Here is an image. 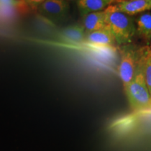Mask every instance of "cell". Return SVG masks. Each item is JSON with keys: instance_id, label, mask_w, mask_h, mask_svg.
<instances>
[{"instance_id": "obj_1", "label": "cell", "mask_w": 151, "mask_h": 151, "mask_svg": "<svg viewBox=\"0 0 151 151\" xmlns=\"http://www.w3.org/2000/svg\"><path fill=\"white\" fill-rule=\"evenodd\" d=\"M105 20L118 45L131 42L136 33V26L131 16L121 12L114 4L105 9Z\"/></svg>"}, {"instance_id": "obj_2", "label": "cell", "mask_w": 151, "mask_h": 151, "mask_svg": "<svg viewBox=\"0 0 151 151\" xmlns=\"http://www.w3.org/2000/svg\"><path fill=\"white\" fill-rule=\"evenodd\" d=\"M124 90L130 106L134 111L151 108V97L143 76L140 57L134 78L127 86L124 87Z\"/></svg>"}, {"instance_id": "obj_3", "label": "cell", "mask_w": 151, "mask_h": 151, "mask_svg": "<svg viewBox=\"0 0 151 151\" xmlns=\"http://www.w3.org/2000/svg\"><path fill=\"white\" fill-rule=\"evenodd\" d=\"M139 57L140 55L137 52L129 46L126 47L122 52L118 67V73L124 87L127 86L133 79L139 63Z\"/></svg>"}, {"instance_id": "obj_4", "label": "cell", "mask_w": 151, "mask_h": 151, "mask_svg": "<svg viewBox=\"0 0 151 151\" xmlns=\"http://www.w3.org/2000/svg\"><path fill=\"white\" fill-rule=\"evenodd\" d=\"M114 4L119 11L129 16L151 9V0H117Z\"/></svg>"}, {"instance_id": "obj_5", "label": "cell", "mask_w": 151, "mask_h": 151, "mask_svg": "<svg viewBox=\"0 0 151 151\" xmlns=\"http://www.w3.org/2000/svg\"><path fill=\"white\" fill-rule=\"evenodd\" d=\"M86 41L96 46H109L116 43L115 38L108 26L104 29L87 33Z\"/></svg>"}, {"instance_id": "obj_6", "label": "cell", "mask_w": 151, "mask_h": 151, "mask_svg": "<svg viewBox=\"0 0 151 151\" xmlns=\"http://www.w3.org/2000/svg\"><path fill=\"white\" fill-rule=\"evenodd\" d=\"M117 0H77V6L82 16L105 10Z\"/></svg>"}, {"instance_id": "obj_7", "label": "cell", "mask_w": 151, "mask_h": 151, "mask_svg": "<svg viewBox=\"0 0 151 151\" xmlns=\"http://www.w3.org/2000/svg\"><path fill=\"white\" fill-rule=\"evenodd\" d=\"M105 10L91 13L83 16V27L87 33L104 29L107 27Z\"/></svg>"}, {"instance_id": "obj_8", "label": "cell", "mask_w": 151, "mask_h": 151, "mask_svg": "<svg viewBox=\"0 0 151 151\" xmlns=\"http://www.w3.org/2000/svg\"><path fill=\"white\" fill-rule=\"evenodd\" d=\"M39 9L45 14L60 16L67 13L69 4L67 0H45L39 6Z\"/></svg>"}, {"instance_id": "obj_9", "label": "cell", "mask_w": 151, "mask_h": 151, "mask_svg": "<svg viewBox=\"0 0 151 151\" xmlns=\"http://www.w3.org/2000/svg\"><path fill=\"white\" fill-rule=\"evenodd\" d=\"M87 32L83 25L76 24L65 28L60 37L65 41L71 43H81L86 41Z\"/></svg>"}, {"instance_id": "obj_10", "label": "cell", "mask_w": 151, "mask_h": 151, "mask_svg": "<svg viewBox=\"0 0 151 151\" xmlns=\"http://www.w3.org/2000/svg\"><path fill=\"white\" fill-rule=\"evenodd\" d=\"M136 32L145 40L151 39V13L143 14L136 20Z\"/></svg>"}, {"instance_id": "obj_11", "label": "cell", "mask_w": 151, "mask_h": 151, "mask_svg": "<svg viewBox=\"0 0 151 151\" xmlns=\"http://www.w3.org/2000/svg\"><path fill=\"white\" fill-rule=\"evenodd\" d=\"M140 61L145 81L151 97V48H147L141 55Z\"/></svg>"}, {"instance_id": "obj_12", "label": "cell", "mask_w": 151, "mask_h": 151, "mask_svg": "<svg viewBox=\"0 0 151 151\" xmlns=\"http://www.w3.org/2000/svg\"><path fill=\"white\" fill-rule=\"evenodd\" d=\"M20 0H0V7L3 8H17L20 5Z\"/></svg>"}, {"instance_id": "obj_13", "label": "cell", "mask_w": 151, "mask_h": 151, "mask_svg": "<svg viewBox=\"0 0 151 151\" xmlns=\"http://www.w3.org/2000/svg\"><path fill=\"white\" fill-rule=\"evenodd\" d=\"M45 0H26V1L34 8L39 6Z\"/></svg>"}, {"instance_id": "obj_14", "label": "cell", "mask_w": 151, "mask_h": 151, "mask_svg": "<svg viewBox=\"0 0 151 151\" xmlns=\"http://www.w3.org/2000/svg\"><path fill=\"white\" fill-rule=\"evenodd\" d=\"M67 1H77V0H67Z\"/></svg>"}]
</instances>
